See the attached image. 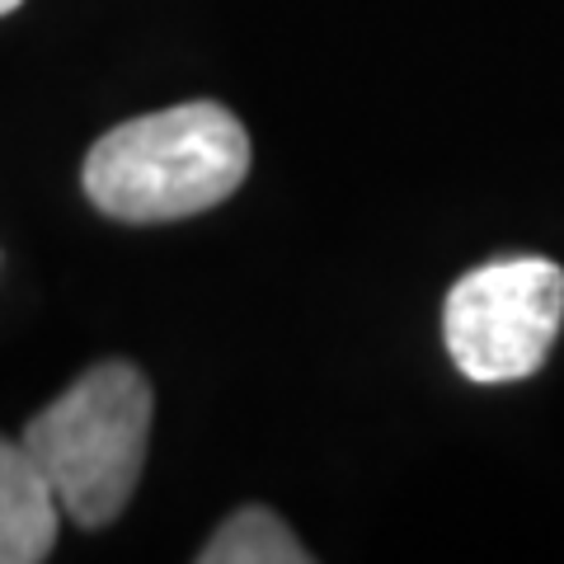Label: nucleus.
<instances>
[{
	"label": "nucleus",
	"instance_id": "20e7f679",
	"mask_svg": "<svg viewBox=\"0 0 564 564\" xmlns=\"http://www.w3.org/2000/svg\"><path fill=\"white\" fill-rule=\"evenodd\" d=\"M62 508L24 443L0 437V564H39L57 545Z\"/></svg>",
	"mask_w": 564,
	"mask_h": 564
},
{
	"label": "nucleus",
	"instance_id": "7ed1b4c3",
	"mask_svg": "<svg viewBox=\"0 0 564 564\" xmlns=\"http://www.w3.org/2000/svg\"><path fill=\"white\" fill-rule=\"evenodd\" d=\"M564 325V269L536 254L494 259L452 282L443 339L462 377L503 386L532 377Z\"/></svg>",
	"mask_w": 564,
	"mask_h": 564
},
{
	"label": "nucleus",
	"instance_id": "423d86ee",
	"mask_svg": "<svg viewBox=\"0 0 564 564\" xmlns=\"http://www.w3.org/2000/svg\"><path fill=\"white\" fill-rule=\"evenodd\" d=\"M14 6H20V0H0V14H10Z\"/></svg>",
	"mask_w": 564,
	"mask_h": 564
},
{
	"label": "nucleus",
	"instance_id": "f03ea898",
	"mask_svg": "<svg viewBox=\"0 0 564 564\" xmlns=\"http://www.w3.org/2000/svg\"><path fill=\"white\" fill-rule=\"evenodd\" d=\"M155 395L132 362H99L29 419L24 452L43 470L62 513L95 532L122 518L147 466Z\"/></svg>",
	"mask_w": 564,
	"mask_h": 564
},
{
	"label": "nucleus",
	"instance_id": "39448f33",
	"mask_svg": "<svg viewBox=\"0 0 564 564\" xmlns=\"http://www.w3.org/2000/svg\"><path fill=\"white\" fill-rule=\"evenodd\" d=\"M203 564H306L311 551L269 508H240L203 545Z\"/></svg>",
	"mask_w": 564,
	"mask_h": 564
},
{
	"label": "nucleus",
	"instance_id": "f257e3e1",
	"mask_svg": "<svg viewBox=\"0 0 564 564\" xmlns=\"http://www.w3.org/2000/svg\"><path fill=\"white\" fill-rule=\"evenodd\" d=\"M250 174V132L212 99L141 113L85 155V198L118 221H180L226 203Z\"/></svg>",
	"mask_w": 564,
	"mask_h": 564
}]
</instances>
